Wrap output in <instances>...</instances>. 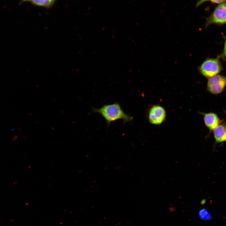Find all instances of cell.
I'll return each mask as SVG.
<instances>
[{"mask_svg": "<svg viewBox=\"0 0 226 226\" xmlns=\"http://www.w3.org/2000/svg\"><path fill=\"white\" fill-rule=\"evenodd\" d=\"M215 143L226 142V124L221 123L213 130Z\"/></svg>", "mask_w": 226, "mask_h": 226, "instance_id": "cell-7", "label": "cell"}, {"mask_svg": "<svg viewBox=\"0 0 226 226\" xmlns=\"http://www.w3.org/2000/svg\"><path fill=\"white\" fill-rule=\"evenodd\" d=\"M222 69L218 57L206 59L199 67L200 73L205 77L208 78L217 75Z\"/></svg>", "mask_w": 226, "mask_h": 226, "instance_id": "cell-2", "label": "cell"}, {"mask_svg": "<svg viewBox=\"0 0 226 226\" xmlns=\"http://www.w3.org/2000/svg\"><path fill=\"white\" fill-rule=\"evenodd\" d=\"M93 112L101 114L106 121L108 126L111 123L119 119L124 122L131 121L133 117L126 114L122 109L119 104L115 103L105 105L100 108H92Z\"/></svg>", "mask_w": 226, "mask_h": 226, "instance_id": "cell-1", "label": "cell"}, {"mask_svg": "<svg viewBox=\"0 0 226 226\" xmlns=\"http://www.w3.org/2000/svg\"><path fill=\"white\" fill-rule=\"evenodd\" d=\"M224 46L223 50L222 53L219 55L218 58H222L223 59H226V36H224Z\"/></svg>", "mask_w": 226, "mask_h": 226, "instance_id": "cell-11", "label": "cell"}, {"mask_svg": "<svg viewBox=\"0 0 226 226\" xmlns=\"http://www.w3.org/2000/svg\"><path fill=\"white\" fill-rule=\"evenodd\" d=\"M166 116L164 109L159 105L153 106L148 112V120L150 123L153 124H161L165 120Z\"/></svg>", "mask_w": 226, "mask_h": 226, "instance_id": "cell-5", "label": "cell"}, {"mask_svg": "<svg viewBox=\"0 0 226 226\" xmlns=\"http://www.w3.org/2000/svg\"><path fill=\"white\" fill-rule=\"evenodd\" d=\"M23 1H28L30 0H22Z\"/></svg>", "mask_w": 226, "mask_h": 226, "instance_id": "cell-12", "label": "cell"}, {"mask_svg": "<svg viewBox=\"0 0 226 226\" xmlns=\"http://www.w3.org/2000/svg\"><path fill=\"white\" fill-rule=\"evenodd\" d=\"M226 0H199L196 4V7H197L204 3L207 1H210L213 3L221 4L225 2Z\"/></svg>", "mask_w": 226, "mask_h": 226, "instance_id": "cell-10", "label": "cell"}, {"mask_svg": "<svg viewBox=\"0 0 226 226\" xmlns=\"http://www.w3.org/2000/svg\"><path fill=\"white\" fill-rule=\"evenodd\" d=\"M226 86V77L217 75L208 78L207 89L211 93L218 94L221 93Z\"/></svg>", "mask_w": 226, "mask_h": 226, "instance_id": "cell-4", "label": "cell"}, {"mask_svg": "<svg viewBox=\"0 0 226 226\" xmlns=\"http://www.w3.org/2000/svg\"><path fill=\"white\" fill-rule=\"evenodd\" d=\"M198 216L202 220L208 221L212 218V215L205 208L201 209L198 212Z\"/></svg>", "mask_w": 226, "mask_h": 226, "instance_id": "cell-8", "label": "cell"}, {"mask_svg": "<svg viewBox=\"0 0 226 226\" xmlns=\"http://www.w3.org/2000/svg\"><path fill=\"white\" fill-rule=\"evenodd\" d=\"M213 24H226V2L217 6L211 14L206 18L205 28Z\"/></svg>", "mask_w": 226, "mask_h": 226, "instance_id": "cell-3", "label": "cell"}, {"mask_svg": "<svg viewBox=\"0 0 226 226\" xmlns=\"http://www.w3.org/2000/svg\"><path fill=\"white\" fill-rule=\"evenodd\" d=\"M204 123L210 131H213L221 123L218 116L213 112L203 113Z\"/></svg>", "mask_w": 226, "mask_h": 226, "instance_id": "cell-6", "label": "cell"}, {"mask_svg": "<svg viewBox=\"0 0 226 226\" xmlns=\"http://www.w3.org/2000/svg\"><path fill=\"white\" fill-rule=\"evenodd\" d=\"M35 5L45 7H49L52 5L56 0H31Z\"/></svg>", "mask_w": 226, "mask_h": 226, "instance_id": "cell-9", "label": "cell"}]
</instances>
